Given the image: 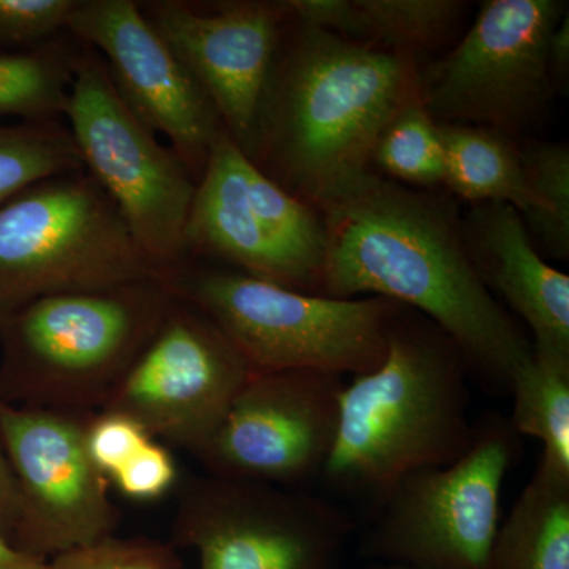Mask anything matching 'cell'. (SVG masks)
Segmentation results:
<instances>
[{
  "label": "cell",
  "mask_w": 569,
  "mask_h": 569,
  "mask_svg": "<svg viewBox=\"0 0 569 569\" xmlns=\"http://www.w3.org/2000/svg\"><path fill=\"white\" fill-rule=\"evenodd\" d=\"M325 228L321 296L391 299L459 347L471 381L509 395L531 340L490 293L445 198L367 171L317 208Z\"/></svg>",
  "instance_id": "6da1fadb"
},
{
  "label": "cell",
  "mask_w": 569,
  "mask_h": 569,
  "mask_svg": "<svg viewBox=\"0 0 569 569\" xmlns=\"http://www.w3.org/2000/svg\"><path fill=\"white\" fill-rule=\"evenodd\" d=\"M419 89L418 63L288 17L249 159L317 209L372 170L392 116Z\"/></svg>",
  "instance_id": "7a4b0ae2"
},
{
  "label": "cell",
  "mask_w": 569,
  "mask_h": 569,
  "mask_svg": "<svg viewBox=\"0 0 569 569\" xmlns=\"http://www.w3.org/2000/svg\"><path fill=\"white\" fill-rule=\"evenodd\" d=\"M470 383L459 347L400 307L381 365L342 389L326 488L369 515L411 471L462 458L475 440Z\"/></svg>",
  "instance_id": "3957f363"
},
{
  "label": "cell",
  "mask_w": 569,
  "mask_h": 569,
  "mask_svg": "<svg viewBox=\"0 0 569 569\" xmlns=\"http://www.w3.org/2000/svg\"><path fill=\"white\" fill-rule=\"evenodd\" d=\"M176 295L162 277L47 296L0 325V400L100 410L141 353Z\"/></svg>",
  "instance_id": "277c9868"
},
{
  "label": "cell",
  "mask_w": 569,
  "mask_h": 569,
  "mask_svg": "<svg viewBox=\"0 0 569 569\" xmlns=\"http://www.w3.org/2000/svg\"><path fill=\"white\" fill-rule=\"evenodd\" d=\"M176 298L211 318L254 372L321 370L356 377L381 365L399 302L302 293L234 269L186 260L160 274Z\"/></svg>",
  "instance_id": "5b68a950"
},
{
  "label": "cell",
  "mask_w": 569,
  "mask_h": 569,
  "mask_svg": "<svg viewBox=\"0 0 569 569\" xmlns=\"http://www.w3.org/2000/svg\"><path fill=\"white\" fill-rule=\"evenodd\" d=\"M159 276L86 170L43 179L0 204V325L47 296Z\"/></svg>",
  "instance_id": "8992f818"
},
{
  "label": "cell",
  "mask_w": 569,
  "mask_h": 569,
  "mask_svg": "<svg viewBox=\"0 0 569 569\" xmlns=\"http://www.w3.org/2000/svg\"><path fill=\"white\" fill-rule=\"evenodd\" d=\"M522 449L509 418L486 411L462 458L411 471L367 515L362 556L411 569H489L503 482Z\"/></svg>",
  "instance_id": "52a82bcc"
},
{
  "label": "cell",
  "mask_w": 569,
  "mask_h": 569,
  "mask_svg": "<svg viewBox=\"0 0 569 569\" xmlns=\"http://www.w3.org/2000/svg\"><path fill=\"white\" fill-rule=\"evenodd\" d=\"M63 122L84 170L114 203L157 274L183 263L197 181L123 103L99 52L82 43Z\"/></svg>",
  "instance_id": "ba28073f"
},
{
  "label": "cell",
  "mask_w": 569,
  "mask_h": 569,
  "mask_svg": "<svg viewBox=\"0 0 569 569\" xmlns=\"http://www.w3.org/2000/svg\"><path fill=\"white\" fill-rule=\"evenodd\" d=\"M320 213L268 178L228 133L213 146L186 224L187 260L321 295Z\"/></svg>",
  "instance_id": "9c48e42d"
},
{
  "label": "cell",
  "mask_w": 569,
  "mask_h": 569,
  "mask_svg": "<svg viewBox=\"0 0 569 569\" xmlns=\"http://www.w3.org/2000/svg\"><path fill=\"white\" fill-rule=\"evenodd\" d=\"M355 530L326 498L203 475L183 479L170 542L200 569H340Z\"/></svg>",
  "instance_id": "30bf717a"
},
{
  "label": "cell",
  "mask_w": 569,
  "mask_h": 569,
  "mask_svg": "<svg viewBox=\"0 0 569 569\" xmlns=\"http://www.w3.org/2000/svg\"><path fill=\"white\" fill-rule=\"evenodd\" d=\"M559 0H489L462 40L419 70V96L438 123L515 137L548 110L550 33L567 14Z\"/></svg>",
  "instance_id": "8fae6325"
},
{
  "label": "cell",
  "mask_w": 569,
  "mask_h": 569,
  "mask_svg": "<svg viewBox=\"0 0 569 569\" xmlns=\"http://www.w3.org/2000/svg\"><path fill=\"white\" fill-rule=\"evenodd\" d=\"M92 413L0 400V447L20 497L11 542L39 559L91 546L118 529L110 479L86 447Z\"/></svg>",
  "instance_id": "7c38bea8"
},
{
  "label": "cell",
  "mask_w": 569,
  "mask_h": 569,
  "mask_svg": "<svg viewBox=\"0 0 569 569\" xmlns=\"http://www.w3.org/2000/svg\"><path fill=\"white\" fill-rule=\"evenodd\" d=\"M253 373L222 329L178 298L100 410L197 458Z\"/></svg>",
  "instance_id": "4fadbf2b"
},
{
  "label": "cell",
  "mask_w": 569,
  "mask_h": 569,
  "mask_svg": "<svg viewBox=\"0 0 569 569\" xmlns=\"http://www.w3.org/2000/svg\"><path fill=\"white\" fill-rule=\"evenodd\" d=\"M339 373L254 372L197 456L206 475L291 489L323 477L339 429Z\"/></svg>",
  "instance_id": "5bb4252c"
},
{
  "label": "cell",
  "mask_w": 569,
  "mask_h": 569,
  "mask_svg": "<svg viewBox=\"0 0 569 569\" xmlns=\"http://www.w3.org/2000/svg\"><path fill=\"white\" fill-rule=\"evenodd\" d=\"M67 32L99 52L116 91L153 133H163L194 181L224 132L190 71L152 28L137 0H78Z\"/></svg>",
  "instance_id": "9a60e30c"
},
{
  "label": "cell",
  "mask_w": 569,
  "mask_h": 569,
  "mask_svg": "<svg viewBox=\"0 0 569 569\" xmlns=\"http://www.w3.org/2000/svg\"><path fill=\"white\" fill-rule=\"evenodd\" d=\"M144 17L219 112L247 157L288 11L284 0H144Z\"/></svg>",
  "instance_id": "2e32d148"
},
{
  "label": "cell",
  "mask_w": 569,
  "mask_h": 569,
  "mask_svg": "<svg viewBox=\"0 0 569 569\" xmlns=\"http://www.w3.org/2000/svg\"><path fill=\"white\" fill-rule=\"evenodd\" d=\"M462 230L482 282L529 326L531 350L569 358V277L542 260L522 216L508 204H475Z\"/></svg>",
  "instance_id": "e0dca14e"
},
{
  "label": "cell",
  "mask_w": 569,
  "mask_h": 569,
  "mask_svg": "<svg viewBox=\"0 0 569 569\" xmlns=\"http://www.w3.org/2000/svg\"><path fill=\"white\" fill-rule=\"evenodd\" d=\"M284 6L291 20L417 62L449 39L463 11L455 0H284Z\"/></svg>",
  "instance_id": "ac0fdd59"
},
{
  "label": "cell",
  "mask_w": 569,
  "mask_h": 569,
  "mask_svg": "<svg viewBox=\"0 0 569 569\" xmlns=\"http://www.w3.org/2000/svg\"><path fill=\"white\" fill-rule=\"evenodd\" d=\"M489 569H569V475L539 463L500 523Z\"/></svg>",
  "instance_id": "d6986e66"
},
{
  "label": "cell",
  "mask_w": 569,
  "mask_h": 569,
  "mask_svg": "<svg viewBox=\"0 0 569 569\" xmlns=\"http://www.w3.org/2000/svg\"><path fill=\"white\" fill-rule=\"evenodd\" d=\"M445 149V186L473 204L512 206L526 216L531 194L520 146L512 137L478 126L438 123Z\"/></svg>",
  "instance_id": "ffe728a7"
},
{
  "label": "cell",
  "mask_w": 569,
  "mask_h": 569,
  "mask_svg": "<svg viewBox=\"0 0 569 569\" xmlns=\"http://www.w3.org/2000/svg\"><path fill=\"white\" fill-rule=\"evenodd\" d=\"M81 43L62 32L21 51H0V118L63 122Z\"/></svg>",
  "instance_id": "44dd1931"
},
{
  "label": "cell",
  "mask_w": 569,
  "mask_h": 569,
  "mask_svg": "<svg viewBox=\"0 0 569 569\" xmlns=\"http://www.w3.org/2000/svg\"><path fill=\"white\" fill-rule=\"evenodd\" d=\"M512 427L542 443L541 466L569 475V358L531 350L512 376Z\"/></svg>",
  "instance_id": "7402d4cb"
},
{
  "label": "cell",
  "mask_w": 569,
  "mask_h": 569,
  "mask_svg": "<svg viewBox=\"0 0 569 569\" xmlns=\"http://www.w3.org/2000/svg\"><path fill=\"white\" fill-rule=\"evenodd\" d=\"M377 164L391 181L418 189L445 186L447 164L440 126L427 112L419 89L387 123L370 167Z\"/></svg>",
  "instance_id": "603a6c76"
},
{
  "label": "cell",
  "mask_w": 569,
  "mask_h": 569,
  "mask_svg": "<svg viewBox=\"0 0 569 569\" xmlns=\"http://www.w3.org/2000/svg\"><path fill=\"white\" fill-rule=\"evenodd\" d=\"M81 170L66 122H0V204L32 183Z\"/></svg>",
  "instance_id": "cb8c5ba5"
},
{
  "label": "cell",
  "mask_w": 569,
  "mask_h": 569,
  "mask_svg": "<svg viewBox=\"0 0 569 569\" xmlns=\"http://www.w3.org/2000/svg\"><path fill=\"white\" fill-rule=\"evenodd\" d=\"M531 194L522 217L531 241L557 260L569 258V149L557 142L520 146Z\"/></svg>",
  "instance_id": "d4e9b609"
},
{
  "label": "cell",
  "mask_w": 569,
  "mask_h": 569,
  "mask_svg": "<svg viewBox=\"0 0 569 569\" xmlns=\"http://www.w3.org/2000/svg\"><path fill=\"white\" fill-rule=\"evenodd\" d=\"M43 569H183L171 542L146 537H111L47 560Z\"/></svg>",
  "instance_id": "484cf974"
},
{
  "label": "cell",
  "mask_w": 569,
  "mask_h": 569,
  "mask_svg": "<svg viewBox=\"0 0 569 569\" xmlns=\"http://www.w3.org/2000/svg\"><path fill=\"white\" fill-rule=\"evenodd\" d=\"M78 0H0V51H21L67 32Z\"/></svg>",
  "instance_id": "4316f807"
},
{
  "label": "cell",
  "mask_w": 569,
  "mask_h": 569,
  "mask_svg": "<svg viewBox=\"0 0 569 569\" xmlns=\"http://www.w3.org/2000/svg\"><path fill=\"white\" fill-rule=\"evenodd\" d=\"M151 440L140 422L118 411H93L86 429V447L93 466L110 481Z\"/></svg>",
  "instance_id": "83f0119b"
},
{
  "label": "cell",
  "mask_w": 569,
  "mask_h": 569,
  "mask_svg": "<svg viewBox=\"0 0 569 569\" xmlns=\"http://www.w3.org/2000/svg\"><path fill=\"white\" fill-rule=\"evenodd\" d=\"M179 470L173 452L152 440L111 478V485L129 500L149 503L178 486Z\"/></svg>",
  "instance_id": "f1b7e54d"
},
{
  "label": "cell",
  "mask_w": 569,
  "mask_h": 569,
  "mask_svg": "<svg viewBox=\"0 0 569 569\" xmlns=\"http://www.w3.org/2000/svg\"><path fill=\"white\" fill-rule=\"evenodd\" d=\"M548 66L553 89L563 92L568 86L569 77V20H563L556 26L549 37Z\"/></svg>",
  "instance_id": "f546056e"
},
{
  "label": "cell",
  "mask_w": 569,
  "mask_h": 569,
  "mask_svg": "<svg viewBox=\"0 0 569 569\" xmlns=\"http://www.w3.org/2000/svg\"><path fill=\"white\" fill-rule=\"evenodd\" d=\"M18 520H20V497H18L17 485H14L9 462L0 447V531L10 541L17 530Z\"/></svg>",
  "instance_id": "4dcf8cb0"
},
{
  "label": "cell",
  "mask_w": 569,
  "mask_h": 569,
  "mask_svg": "<svg viewBox=\"0 0 569 569\" xmlns=\"http://www.w3.org/2000/svg\"><path fill=\"white\" fill-rule=\"evenodd\" d=\"M44 563H47V560L18 549L0 531V569H43Z\"/></svg>",
  "instance_id": "1f68e13d"
},
{
  "label": "cell",
  "mask_w": 569,
  "mask_h": 569,
  "mask_svg": "<svg viewBox=\"0 0 569 569\" xmlns=\"http://www.w3.org/2000/svg\"><path fill=\"white\" fill-rule=\"evenodd\" d=\"M369 569H411V568L399 567V565L377 563V565H373V567H370Z\"/></svg>",
  "instance_id": "d6a6232c"
}]
</instances>
